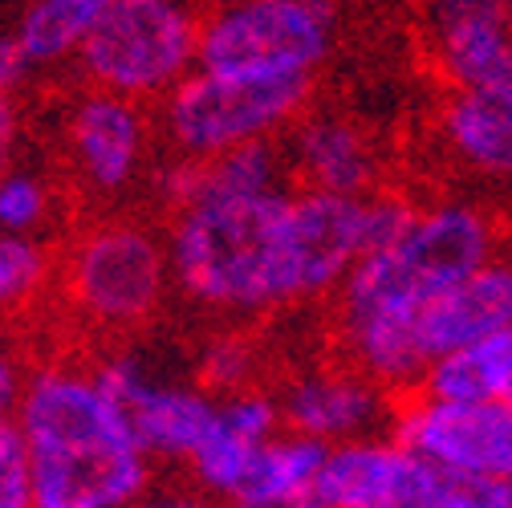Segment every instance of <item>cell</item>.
<instances>
[{
	"instance_id": "obj_21",
	"label": "cell",
	"mask_w": 512,
	"mask_h": 508,
	"mask_svg": "<svg viewBox=\"0 0 512 508\" xmlns=\"http://www.w3.org/2000/svg\"><path fill=\"white\" fill-rule=\"evenodd\" d=\"M200 387L216 399L256 387V350L244 334H216L200 350Z\"/></svg>"
},
{
	"instance_id": "obj_19",
	"label": "cell",
	"mask_w": 512,
	"mask_h": 508,
	"mask_svg": "<svg viewBox=\"0 0 512 508\" xmlns=\"http://www.w3.org/2000/svg\"><path fill=\"white\" fill-rule=\"evenodd\" d=\"M57 281V261L45 240L0 232V317L29 313Z\"/></svg>"
},
{
	"instance_id": "obj_23",
	"label": "cell",
	"mask_w": 512,
	"mask_h": 508,
	"mask_svg": "<svg viewBox=\"0 0 512 508\" xmlns=\"http://www.w3.org/2000/svg\"><path fill=\"white\" fill-rule=\"evenodd\" d=\"M435 508H512V480H456V476H443Z\"/></svg>"
},
{
	"instance_id": "obj_26",
	"label": "cell",
	"mask_w": 512,
	"mask_h": 508,
	"mask_svg": "<svg viewBox=\"0 0 512 508\" xmlns=\"http://www.w3.org/2000/svg\"><path fill=\"white\" fill-rule=\"evenodd\" d=\"M17 147H21V106H17V94L0 90V179L13 171Z\"/></svg>"
},
{
	"instance_id": "obj_8",
	"label": "cell",
	"mask_w": 512,
	"mask_h": 508,
	"mask_svg": "<svg viewBox=\"0 0 512 508\" xmlns=\"http://www.w3.org/2000/svg\"><path fill=\"white\" fill-rule=\"evenodd\" d=\"M391 435L439 476L512 480V399L447 403L411 391L395 403Z\"/></svg>"
},
{
	"instance_id": "obj_28",
	"label": "cell",
	"mask_w": 512,
	"mask_h": 508,
	"mask_svg": "<svg viewBox=\"0 0 512 508\" xmlns=\"http://www.w3.org/2000/svg\"><path fill=\"white\" fill-rule=\"evenodd\" d=\"M135 508H220L212 496L196 492V488H171V492H151L147 500H139Z\"/></svg>"
},
{
	"instance_id": "obj_14",
	"label": "cell",
	"mask_w": 512,
	"mask_h": 508,
	"mask_svg": "<svg viewBox=\"0 0 512 508\" xmlns=\"http://www.w3.org/2000/svg\"><path fill=\"white\" fill-rule=\"evenodd\" d=\"M281 431H285V415H281V399L273 391L252 387V391L220 399L208 439L200 443L196 460L187 464V476L196 484V492L212 496L216 504L232 500L248 484L261 452Z\"/></svg>"
},
{
	"instance_id": "obj_13",
	"label": "cell",
	"mask_w": 512,
	"mask_h": 508,
	"mask_svg": "<svg viewBox=\"0 0 512 508\" xmlns=\"http://www.w3.org/2000/svg\"><path fill=\"white\" fill-rule=\"evenodd\" d=\"M285 159L305 192L370 200L382 179V151L374 135L338 110H305L285 135Z\"/></svg>"
},
{
	"instance_id": "obj_9",
	"label": "cell",
	"mask_w": 512,
	"mask_h": 508,
	"mask_svg": "<svg viewBox=\"0 0 512 508\" xmlns=\"http://www.w3.org/2000/svg\"><path fill=\"white\" fill-rule=\"evenodd\" d=\"M94 374L126 411L147 456L155 464H179L187 472L216 423L220 399L200 383H171V378L151 374L135 354H106L94 362Z\"/></svg>"
},
{
	"instance_id": "obj_27",
	"label": "cell",
	"mask_w": 512,
	"mask_h": 508,
	"mask_svg": "<svg viewBox=\"0 0 512 508\" xmlns=\"http://www.w3.org/2000/svg\"><path fill=\"white\" fill-rule=\"evenodd\" d=\"M33 74V61L29 53L21 49L17 33H0V90L5 94H17V86Z\"/></svg>"
},
{
	"instance_id": "obj_17",
	"label": "cell",
	"mask_w": 512,
	"mask_h": 508,
	"mask_svg": "<svg viewBox=\"0 0 512 508\" xmlns=\"http://www.w3.org/2000/svg\"><path fill=\"white\" fill-rule=\"evenodd\" d=\"M419 395L447 403H500L512 399V330L443 354L423 374Z\"/></svg>"
},
{
	"instance_id": "obj_15",
	"label": "cell",
	"mask_w": 512,
	"mask_h": 508,
	"mask_svg": "<svg viewBox=\"0 0 512 508\" xmlns=\"http://www.w3.org/2000/svg\"><path fill=\"white\" fill-rule=\"evenodd\" d=\"M435 139L460 175L512 192V86L447 90L435 114Z\"/></svg>"
},
{
	"instance_id": "obj_18",
	"label": "cell",
	"mask_w": 512,
	"mask_h": 508,
	"mask_svg": "<svg viewBox=\"0 0 512 508\" xmlns=\"http://www.w3.org/2000/svg\"><path fill=\"white\" fill-rule=\"evenodd\" d=\"M110 5L114 0H29L13 33L29 53L33 70L61 66L70 57L78 61L86 37L98 29Z\"/></svg>"
},
{
	"instance_id": "obj_4",
	"label": "cell",
	"mask_w": 512,
	"mask_h": 508,
	"mask_svg": "<svg viewBox=\"0 0 512 508\" xmlns=\"http://www.w3.org/2000/svg\"><path fill=\"white\" fill-rule=\"evenodd\" d=\"M57 285L90 330L131 334L151 322L175 289L167 236L135 216H102L70 236Z\"/></svg>"
},
{
	"instance_id": "obj_7",
	"label": "cell",
	"mask_w": 512,
	"mask_h": 508,
	"mask_svg": "<svg viewBox=\"0 0 512 508\" xmlns=\"http://www.w3.org/2000/svg\"><path fill=\"white\" fill-rule=\"evenodd\" d=\"M313 78H228L196 70L159 102V135L179 159H220L273 143L305 114Z\"/></svg>"
},
{
	"instance_id": "obj_20",
	"label": "cell",
	"mask_w": 512,
	"mask_h": 508,
	"mask_svg": "<svg viewBox=\"0 0 512 508\" xmlns=\"http://www.w3.org/2000/svg\"><path fill=\"white\" fill-rule=\"evenodd\" d=\"M53 216H57V192L41 171L13 167L0 179V232L41 240Z\"/></svg>"
},
{
	"instance_id": "obj_1",
	"label": "cell",
	"mask_w": 512,
	"mask_h": 508,
	"mask_svg": "<svg viewBox=\"0 0 512 508\" xmlns=\"http://www.w3.org/2000/svg\"><path fill=\"white\" fill-rule=\"evenodd\" d=\"M500 257V228L476 200L419 208L415 224L382 252L358 261L334 297L342 362L370 374L395 399L419 391L427 358L419 317L472 273Z\"/></svg>"
},
{
	"instance_id": "obj_10",
	"label": "cell",
	"mask_w": 512,
	"mask_h": 508,
	"mask_svg": "<svg viewBox=\"0 0 512 508\" xmlns=\"http://www.w3.org/2000/svg\"><path fill=\"white\" fill-rule=\"evenodd\" d=\"M61 139H66L70 171L94 196H122L151 179L155 122L143 102L86 90L70 102Z\"/></svg>"
},
{
	"instance_id": "obj_24",
	"label": "cell",
	"mask_w": 512,
	"mask_h": 508,
	"mask_svg": "<svg viewBox=\"0 0 512 508\" xmlns=\"http://www.w3.org/2000/svg\"><path fill=\"white\" fill-rule=\"evenodd\" d=\"M29 378H33V366L21 358L17 346L0 338V423H17L29 395Z\"/></svg>"
},
{
	"instance_id": "obj_5",
	"label": "cell",
	"mask_w": 512,
	"mask_h": 508,
	"mask_svg": "<svg viewBox=\"0 0 512 508\" xmlns=\"http://www.w3.org/2000/svg\"><path fill=\"white\" fill-rule=\"evenodd\" d=\"M204 13L191 0H114L78 53L86 90L163 102L200 70Z\"/></svg>"
},
{
	"instance_id": "obj_12",
	"label": "cell",
	"mask_w": 512,
	"mask_h": 508,
	"mask_svg": "<svg viewBox=\"0 0 512 508\" xmlns=\"http://www.w3.org/2000/svg\"><path fill=\"white\" fill-rule=\"evenodd\" d=\"M443 476L395 435L330 448L322 492L330 508H435Z\"/></svg>"
},
{
	"instance_id": "obj_2",
	"label": "cell",
	"mask_w": 512,
	"mask_h": 508,
	"mask_svg": "<svg viewBox=\"0 0 512 508\" xmlns=\"http://www.w3.org/2000/svg\"><path fill=\"white\" fill-rule=\"evenodd\" d=\"M17 427L33 472V508H135L151 496L155 460L98 383L94 362L33 366Z\"/></svg>"
},
{
	"instance_id": "obj_3",
	"label": "cell",
	"mask_w": 512,
	"mask_h": 508,
	"mask_svg": "<svg viewBox=\"0 0 512 508\" xmlns=\"http://www.w3.org/2000/svg\"><path fill=\"white\" fill-rule=\"evenodd\" d=\"M289 192L196 200L167 224L175 289L220 317H261L301 305L289 252Z\"/></svg>"
},
{
	"instance_id": "obj_6",
	"label": "cell",
	"mask_w": 512,
	"mask_h": 508,
	"mask_svg": "<svg viewBox=\"0 0 512 508\" xmlns=\"http://www.w3.org/2000/svg\"><path fill=\"white\" fill-rule=\"evenodd\" d=\"M338 0H216L204 9L200 70L228 78H317L338 49Z\"/></svg>"
},
{
	"instance_id": "obj_16",
	"label": "cell",
	"mask_w": 512,
	"mask_h": 508,
	"mask_svg": "<svg viewBox=\"0 0 512 508\" xmlns=\"http://www.w3.org/2000/svg\"><path fill=\"white\" fill-rule=\"evenodd\" d=\"M512 330V261L496 257L419 317V350L431 362Z\"/></svg>"
},
{
	"instance_id": "obj_22",
	"label": "cell",
	"mask_w": 512,
	"mask_h": 508,
	"mask_svg": "<svg viewBox=\"0 0 512 508\" xmlns=\"http://www.w3.org/2000/svg\"><path fill=\"white\" fill-rule=\"evenodd\" d=\"M0 508H33V472L17 423H0Z\"/></svg>"
},
{
	"instance_id": "obj_25",
	"label": "cell",
	"mask_w": 512,
	"mask_h": 508,
	"mask_svg": "<svg viewBox=\"0 0 512 508\" xmlns=\"http://www.w3.org/2000/svg\"><path fill=\"white\" fill-rule=\"evenodd\" d=\"M220 508H330L322 488H240Z\"/></svg>"
},
{
	"instance_id": "obj_29",
	"label": "cell",
	"mask_w": 512,
	"mask_h": 508,
	"mask_svg": "<svg viewBox=\"0 0 512 508\" xmlns=\"http://www.w3.org/2000/svg\"><path fill=\"white\" fill-rule=\"evenodd\" d=\"M191 5H196V0H191ZM212 5H216V0H212Z\"/></svg>"
},
{
	"instance_id": "obj_11",
	"label": "cell",
	"mask_w": 512,
	"mask_h": 508,
	"mask_svg": "<svg viewBox=\"0 0 512 508\" xmlns=\"http://www.w3.org/2000/svg\"><path fill=\"white\" fill-rule=\"evenodd\" d=\"M285 431L305 435L326 448H342L354 439H370L395 419V395L378 387L370 374L350 362H326L293 374L277 391Z\"/></svg>"
}]
</instances>
